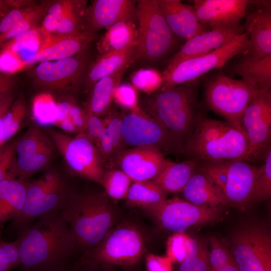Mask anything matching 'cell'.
Here are the masks:
<instances>
[{
	"instance_id": "cell-1",
	"label": "cell",
	"mask_w": 271,
	"mask_h": 271,
	"mask_svg": "<svg viewBox=\"0 0 271 271\" xmlns=\"http://www.w3.org/2000/svg\"><path fill=\"white\" fill-rule=\"evenodd\" d=\"M17 230L21 271H52L69 264L77 249L60 212L46 213Z\"/></svg>"
},
{
	"instance_id": "cell-2",
	"label": "cell",
	"mask_w": 271,
	"mask_h": 271,
	"mask_svg": "<svg viewBox=\"0 0 271 271\" xmlns=\"http://www.w3.org/2000/svg\"><path fill=\"white\" fill-rule=\"evenodd\" d=\"M83 252L98 244L113 227L117 212L103 192H72L60 211Z\"/></svg>"
},
{
	"instance_id": "cell-3",
	"label": "cell",
	"mask_w": 271,
	"mask_h": 271,
	"mask_svg": "<svg viewBox=\"0 0 271 271\" xmlns=\"http://www.w3.org/2000/svg\"><path fill=\"white\" fill-rule=\"evenodd\" d=\"M184 154L198 161H247L248 144L241 128L201 115L184 145Z\"/></svg>"
},
{
	"instance_id": "cell-4",
	"label": "cell",
	"mask_w": 271,
	"mask_h": 271,
	"mask_svg": "<svg viewBox=\"0 0 271 271\" xmlns=\"http://www.w3.org/2000/svg\"><path fill=\"white\" fill-rule=\"evenodd\" d=\"M198 79L150 94L143 109L183 146L202 115L198 102ZM184 147V146H183Z\"/></svg>"
},
{
	"instance_id": "cell-5",
	"label": "cell",
	"mask_w": 271,
	"mask_h": 271,
	"mask_svg": "<svg viewBox=\"0 0 271 271\" xmlns=\"http://www.w3.org/2000/svg\"><path fill=\"white\" fill-rule=\"evenodd\" d=\"M145 255L142 232L126 222L112 227L98 244L84 251L77 263L127 270L137 265Z\"/></svg>"
},
{
	"instance_id": "cell-6",
	"label": "cell",
	"mask_w": 271,
	"mask_h": 271,
	"mask_svg": "<svg viewBox=\"0 0 271 271\" xmlns=\"http://www.w3.org/2000/svg\"><path fill=\"white\" fill-rule=\"evenodd\" d=\"M138 37L135 61H157L163 58L175 44L159 7L158 0L137 1Z\"/></svg>"
},
{
	"instance_id": "cell-7",
	"label": "cell",
	"mask_w": 271,
	"mask_h": 271,
	"mask_svg": "<svg viewBox=\"0 0 271 271\" xmlns=\"http://www.w3.org/2000/svg\"><path fill=\"white\" fill-rule=\"evenodd\" d=\"M72 192L62 177L54 171L28 182L23 209L12 225L18 230L43 214L60 212Z\"/></svg>"
},
{
	"instance_id": "cell-8",
	"label": "cell",
	"mask_w": 271,
	"mask_h": 271,
	"mask_svg": "<svg viewBox=\"0 0 271 271\" xmlns=\"http://www.w3.org/2000/svg\"><path fill=\"white\" fill-rule=\"evenodd\" d=\"M231 253L239 271L271 270V234L264 223L251 221L233 232Z\"/></svg>"
},
{
	"instance_id": "cell-9",
	"label": "cell",
	"mask_w": 271,
	"mask_h": 271,
	"mask_svg": "<svg viewBox=\"0 0 271 271\" xmlns=\"http://www.w3.org/2000/svg\"><path fill=\"white\" fill-rule=\"evenodd\" d=\"M141 209L162 228L174 233H184L192 227L213 223L223 214L221 207L198 206L178 197Z\"/></svg>"
},
{
	"instance_id": "cell-10",
	"label": "cell",
	"mask_w": 271,
	"mask_h": 271,
	"mask_svg": "<svg viewBox=\"0 0 271 271\" xmlns=\"http://www.w3.org/2000/svg\"><path fill=\"white\" fill-rule=\"evenodd\" d=\"M48 134L71 174L101 185L104 164L93 143L82 133L72 137L50 129Z\"/></svg>"
},
{
	"instance_id": "cell-11",
	"label": "cell",
	"mask_w": 271,
	"mask_h": 271,
	"mask_svg": "<svg viewBox=\"0 0 271 271\" xmlns=\"http://www.w3.org/2000/svg\"><path fill=\"white\" fill-rule=\"evenodd\" d=\"M257 91L242 79L223 75L208 80L204 89L209 107L225 120L238 126L244 110Z\"/></svg>"
},
{
	"instance_id": "cell-12",
	"label": "cell",
	"mask_w": 271,
	"mask_h": 271,
	"mask_svg": "<svg viewBox=\"0 0 271 271\" xmlns=\"http://www.w3.org/2000/svg\"><path fill=\"white\" fill-rule=\"evenodd\" d=\"M248 34L245 31L207 54L183 61L171 69L165 70L163 84L160 89H167L198 79L207 72L223 66L233 57L245 55L248 49Z\"/></svg>"
},
{
	"instance_id": "cell-13",
	"label": "cell",
	"mask_w": 271,
	"mask_h": 271,
	"mask_svg": "<svg viewBox=\"0 0 271 271\" xmlns=\"http://www.w3.org/2000/svg\"><path fill=\"white\" fill-rule=\"evenodd\" d=\"M121 133L125 147H152L165 155L184 154L183 146L139 106L121 115Z\"/></svg>"
},
{
	"instance_id": "cell-14",
	"label": "cell",
	"mask_w": 271,
	"mask_h": 271,
	"mask_svg": "<svg viewBox=\"0 0 271 271\" xmlns=\"http://www.w3.org/2000/svg\"><path fill=\"white\" fill-rule=\"evenodd\" d=\"M248 144L247 162L262 161L271 148V93L257 91L239 122Z\"/></svg>"
},
{
	"instance_id": "cell-15",
	"label": "cell",
	"mask_w": 271,
	"mask_h": 271,
	"mask_svg": "<svg viewBox=\"0 0 271 271\" xmlns=\"http://www.w3.org/2000/svg\"><path fill=\"white\" fill-rule=\"evenodd\" d=\"M86 49L71 57L41 62L33 70L34 82L43 88L66 92L76 87L87 68Z\"/></svg>"
},
{
	"instance_id": "cell-16",
	"label": "cell",
	"mask_w": 271,
	"mask_h": 271,
	"mask_svg": "<svg viewBox=\"0 0 271 271\" xmlns=\"http://www.w3.org/2000/svg\"><path fill=\"white\" fill-rule=\"evenodd\" d=\"M165 154L150 147L124 149L113 158L112 163L132 181L153 180L162 171L166 159Z\"/></svg>"
},
{
	"instance_id": "cell-17",
	"label": "cell",
	"mask_w": 271,
	"mask_h": 271,
	"mask_svg": "<svg viewBox=\"0 0 271 271\" xmlns=\"http://www.w3.org/2000/svg\"><path fill=\"white\" fill-rule=\"evenodd\" d=\"M251 3L248 0H195L193 7L198 21L212 29L239 25Z\"/></svg>"
},
{
	"instance_id": "cell-18",
	"label": "cell",
	"mask_w": 271,
	"mask_h": 271,
	"mask_svg": "<svg viewBox=\"0 0 271 271\" xmlns=\"http://www.w3.org/2000/svg\"><path fill=\"white\" fill-rule=\"evenodd\" d=\"M245 32L244 26L238 25L227 28H217L200 33L187 40L170 59L165 70L181 62L207 54L224 45Z\"/></svg>"
},
{
	"instance_id": "cell-19",
	"label": "cell",
	"mask_w": 271,
	"mask_h": 271,
	"mask_svg": "<svg viewBox=\"0 0 271 271\" xmlns=\"http://www.w3.org/2000/svg\"><path fill=\"white\" fill-rule=\"evenodd\" d=\"M258 167L242 160L230 161L222 190L226 205L242 211L249 207Z\"/></svg>"
},
{
	"instance_id": "cell-20",
	"label": "cell",
	"mask_w": 271,
	"mask_h": 271,
	"mask_svg": "<svg viewBox=\"0 0 271 271\" xmlns=\"http://www.w3.org/2000/svg\"><path fill=\"white\" fill-rule=\"evenodd\" d=\"M256 9L247 16L244 29L249 36L246 55L260 58L271 54L270 1H254Z\"/></svg>"
},
{
	"instance_id": "cell-21",
	"label": "cell",
	"mask_w": 271,
	"mask_h": 271,
	"mask_svg": "<svg viewBox=\"0 0 271 271\" xmlns=\"http://www.w3.org/2000/svg\"><path fill=\"white\" fill-rule=\"evenodd\" d=\"M137 1L95 0L87 8L86 31L94 33L126 19H137Z\"/></svg>"
},
{
	"instance_id": "cell-22",
	"label": "cell",
	"mask_w": 271,
	"mask_h": 271,
	"mask_svg": "<svg viewBox=\"0 0 271 271\" xmlns=\"http://www.w3.org/2000/svg\"><path fill=\"white\" fill-rule=\"evenodd\" d=\"M43 37L42 43L34 58L33 63L73 57L86 49L94 39L95 34L84 32L72 35L48 34Z\"/></svg>"
},
{
	"instance_id": "cell-23",
	"label": "cell",
	"mask_w": 271,
	"mask_h": 271,
	"mask_svg": "<svg viewBox=\"0 0 271 271\" xmlns=\"http://www.w3.org/2000/svg\"><path fill=\"white\" fill-rule=\"evenodd\" d=\"M160 10L174 35L188 40L208 31L198 20L193 6L179 0H158Z\"/></svg>"
},
{
	"instance_id": "cell-24",
	"label": "cell",
	"mask_w": 271,
	"mask_h": 271,
	"mask_svg": "<svg viewBox=\"0 0 271 271\" xmlns=\"http://www.w3.org/2000/svg\"><path fill=\"white\" fill-rule=\"evenodd\" d=\"M137 44L123 50L101 54L90 66L85 76L87 91L100 79L110 76L119 70L128 68L135 61Z\"/></svg>"
},
{
	"instance_id": "cell-25",
	"label": "cell",
	"mask_w": 271,
	"mask_h": 271,
	"mask_svg": "<svg viewBox=\"0 0 271 271\" xmlns=\"http://www.w3.org/2000/svg\"><path fill=\"white\" fill-rule=\"evenodd\" d=\"M28 181L17 178L8 172L0 182V228L20 214L27 192Z\"/></svg>"
},
{
	"instance_id": "cell-26",
	"label": "cell",
	"mask_w": 271,
	"mask_h": 271,
	"mask_svg": "<svg viewBox=\"0 0 271 271\" xmlns=\"http://www.w3.org/2000/svg\"><path fill=\"white\" fill-rule=\"evenodd\" d=\"M181 193L184 200L196 205L217 207L226 205L221 189L198 169Z\"/></svg>"
},
{
	"instance_id": "cell-27",
	"label": "cell",
	"mask_w": 271,
	"mask_h": 271,
	"mask_svg": "<svg viewBox=\"0 0 271 271\" xmlns=\"http://www.w3.org/2000/svg\"><path fill=\"white\" fill-rule=\"evenodd\" d=\"M198 165V161L192 159L179 162L166 159L162 171L152 181L168 194L181 192Z\"/></svg>"
},
{
	"instance_id": "cell-28",
	"label": "cell",
	"mask_w": 271,
	"mask_h": 271,
	"mask_svg": "<svg viewBox=\"0 0 271 271\" xmlns=\"http://www.w3.org/2000/svg\"><path fill=\"white\" fill-rule=\"evenodd\" d=\"M244 56L234 66V73L255 87L258 91H270L271 54L260 58Z\"/></svg>"
},
{
	"instance_id": "cell-29",
	"label": "cell",
	"mask_w": 271,
	"mask_h": 271,
	"mask_svg": "<svg viewBox=\"0 0 271 271\" xmlns=\"http://www.w3.org/2000/svg\"><path fill=\"white\" fill-rule=\"evenodd\" d=\"M127 68L98 80L90 90L84 109L86 113L101 116L107 113L116 88L120 84Z\"/></svg>"
},
{
	"instance_id": "cell-30",
	"label": "cell",
	"mask_w": 271,
	"mask_h": 271,
	"mask_svg": "<svg viewBox=\"0 0 271 271\" xmlns=\"http://www.w3.org/2000/svg\"><path fill=\"white\" fill-rule=\"evenodd\" d=\"M138 37V29L134 19L124 20L106 29L97 48L101 54L121 50L137 44Z\"/></svg>"
},
{
	"instance_id": "cell-31",
	"label": "cell",
	"mask_w": 271,
	"mask_h": 271,
	"mask_svg": "<svg viewBox=\"0 0 271 271\" xmlns=\"http://www.w3.org/2000/svg\"><path fill=\"white\" fill-rule=\"evenodd\" d=\"M43 38L40 28H36L6 42L1 48H5L15 53L28 66L33 64Z\"/></svg>"
},
{
	"instance_id": "cell-32",
	"label": "cell",
	"mask_w": 271,
	"mask_h": 271,
	"mask_svg": "<svg viewBox=\"0 0 271 271\" xmlns=\"http://www.w3.org/2000/svg\"><path fill=\"white\" fill-rule=\"evenodd\" d=\"M168 195L153 181H133L125 200L127 205L141 208L167 199Z\"/></svg>"
},
{
	"instance_id": "cell-33",
	"label": "cell",
	"mask_w": 271,
	"mask_h": 271,
	"mask_svg": "<svg viewBox=\"0 0 271 271\" xmlns=\"http://www.w3.org/2000/svg\"><path fill=\"white\" fill-rule=\"evenodd\" d=\"M55 146L48 134L38 126H31L23 136L16 140L15 156H28L54 150Z\"/></svg>"
},
{
	"instance_id": "cell-34",
	"label": "cell",
	"mask_w": 271,
	"mask_h": 271,
	"mask_svg": "<svg viewBox=\"0 0 271 271\" xmlns=\"http://www.w3.org/2000/svg\"><path fill=\"white\" fill-rule=\"evenodd\" d=\"M86 1L74 0L71 8L59 22L55 32L57 35H72L86 31Z\"/></svg>"
},
{
	"instance_id": "cell-35",
	"label": "cell",
	"mask_w": 271,
	"mask_h": 271,
	"mask_svg": "<svg viewBox=\"0 0 271 271\" xmlns=\"http://www.w3.org/2000/svg\"><path fill=\"white\" fill-rule=\"evenodd\" d=\"M33 119L38 126L55 125L58 115L57 102L53 95L45 92L36 95L32 104Z\"/></svg>"
},
{
	"instance_id": "cell-36",
	"label": "cell",
	"mask_w": 271,
	"mask_h": 271,
	"mask_svg": "<svg viewBox=\"0 0 271 271\" xmlns=\"http://www.w3.org/2000/svg\"><path fill=\"white\" fill-rule=\"evenodd\" d=\"M27 106L22 92L15 99L3 119V133L0 147L7 143L22 128L27 116Z\"/></svg>"
},
{
	"instance_id": "cell-37",
	"label": "cell",
	"mask_w": 271,
	"mask_h": 271,
	"mask_svg": "<svg viewBox=\"0 0 271 271\" xmlns=\"http://www.w3.org/2000/svg\"><path fill=\"white\" fill-rule=\"evenodd\" d=\"M132 180L122 170H104L101 185L107 196L115 200H125Z\"/></svg>"
},
{
	"instance_id": "cell-38",
	"label": "cell",
	"mask_w": 271,
	"mask_h": 271,
	"mask_svg": "<svg viewBox=\"0 0 271 271\" xmlns=\"http://www.w3.org/2000/svg\"><path fill=\"white\" fill-rule=\"evenodd\" d=\"M271 196V148L267 152L263 164L258 167L249 206L268 200Z\"/></svg>"
},
{
	"instance_id": "cell-39",
	"label": "cell",
	"mask_w": 271,
	"mask_h": 271,
	"mask_svg": "<svg viewBox=\"0 0 271 271\" xmlns=\"http://www.w3.org/2000/svg\"><path fill=\"white\" fill-rule=\"evenodd\" d=\"M52 3L46 1L36 5L34 9L14 27L0 35V48L3 44L18 35L37 28V25L44 17Z\"/></svg>"
},
{
	"instance_id": "cell-40",
	"label": "cell",
	"mask_w": 271,
	"mask_h": 271,
	"mask_svg": "<svg viewBox=\"0 0 271 271\" xmlns=\"http://www.w3.org/2000/svg\"><path fill=\"white\" fill-rule=\"evenodd\" d=\"M132 85L148 94L159 90L162 86L163 75L153 69H143L134 72L131 76Z\"/></svg>"
},
{
	"instance_id": "cell-41",
	"label": "cell",
	"mask_w": 271,
	"mask_h": 271,
	"mask_svg": "<svg viewBox=\"0 0 271 271\" xmlns=\"http://www.w3.org/2000/svg\"><path fill=\"white\" fill-rule=\"evenodd\" d=\"M74 0L54 1L50 6L44 17L41 31L43 35L54 34L59 22L71 8Z\"/></svg>"
},
{
	"instance_id": "cell-42",
	"label": "cell",
	"mask_w": 271,
	"mask_h": 271,
	"mask_svg": "<svg viewBox=\"0 0 271 271\" xmlns=\"http://www.w3.org/2000/svg\"><path fill=\"white\" fill-rule=\"evenodd\" d=\"M209 242L210 246L209 258L211 271H215L234 260L231 252L216 237L210 236Z\"/></svg>"
},
{
	"instance_id": "cell-43",
	"label": "cell",
	"mask_w": 271,
	"mask_h": 271,
	"mask_svg": "<svg viewBox=\"0 0 271 271\" xmlns=\"http://www.w3.org/2000/svg\"><path fill=\"white\" fill-rule=\"evenodd\" d=\"M20 265V257L16 240L7 242L0 239V271H12Z\"/></svg>"
},
{
	"instance_id": "cell-44",
	"label": "cell",
	"mask_w": 271,
	"mask_h": 271,
	"mask_svg": "<svg viewBox=\"0 0 271 271\" xmlns=\"http://www.w3.org/2000/svg\"><path fill=\"white\" fill-rule=\"evenodd\" d=\"M175 271H211L207 246L197 255L186 256Z\"/></svg>"
},
{
	"instance_id": "cell-45",
	"label": "cell",
	"mask_w": 271,
	"mask_h": 271,
	"mask_svg": "<svg viewBox=\"0 0 271 271\" xmlns=\"http://www.w3.org/2000/svg\"><path fill=\"white\" fill-rule=\"evenodd\" d=\"M104 119L106 128L112 142L116 155L124 150L125 147L123 141L121 133V115L117 113H110L107 115Z\"/></svg>"
},
{
	"instance_id": "cell-46",
	"label": "cell",
	"mask_w": 271,
	"mask_h": 271,
	"mask_svg": "<svg viewBox=\"0 0 271 271\" xmlns=\"http://www.w3.org/2000/svg\"><path fill=\"white\" fill-rule=\"evenodd\" d=\"M184 233H175L170 236L167 242V256L172 263L181 262L186 256L185 241L187 238Z\"/></svg>"
},
{
	"instance_id": "cell-47",
	"label": "cell",
	"mask_w": 271,
	"mask_h": 271,
	"mask_svg": "<svg viewBox=\"0 0 271 271\" xmlns=\"http://www.w3.org/2000/svg\"><path fill=\"white\" fill-rule=\"evenodd\" d=\"M113 100L120 106L129 110L139 106L136 88L128 84H120L113 94Z\"/></svg>"
},
{
	"instance_id": "cell-48",
	"label": "cell",
	"mask_w": 271,
	"mask_h": 271,
	"mask_svg": "<svg viewBox=\"0 0 271 271\" xmlns=\"http://www.w3.org/2000/svg\"><path fill=\"white\" fill-rule=\"evenodd\" d=\"M28 65L14 52L0 48V73L13 75Z\"/></svg>"
},
{
	"instance_id": "cell-49",
	"label": "cell",
	"mask_w": 271,
	"mask_h": 271,
	"mask_svg": "<svg viewBox=\"0 0 271 271\" xmlns=\"http://www.w3.org/2000/svg\"><path fill=\"white\" fill-rule=\"evenodd\" d=\"M85 114V125L82 133L95 144L105 130V122L100 116Z\"/></svg>"
},
{
	"instance_id": "cell-50",
	"label": "cell",
	"mask_w": 271,
	"mask_h": 271,
	"mask_svg": "<svg viewBox=\"0 0 271 271\" xmlns=\"http://www.w3.org/2000/svg\"><path fill=\"white\" fill-rule=\"evenodd\" d=\"M36 5L11 9L0 20V35L11 30L17 23L28 15Z\"/></svg>"
},
{
	"instance_id": "cell-51",
	"label": "cell",
	"mask_w": 271,
	"mask_h": 271,
	"mask_svg": "<svg viewBox=\"0 0 271 271\" xmlns=\"http://www.w3.org/2000/svg\"><path fill=\"white\" fill-rule=\"evenodd\" d=\"M16 140L0 147V182L7 176L15 155Z\"/></svg>"
},
{
	"instance_id": "cell-52",
	"label": "cell",
	"mask_w": 271,
	"mask_h": 271,
	"mask_svg": "<svg viewBox=\"0 0 271 271\" xmlns=\"http://www.w3.org/2000/svg\"><path fill=\"white\" fill-rule=\"evenodd\" d=\"M145 258L147 271H173L172 262L167 256L147 253Z\"/></svg>"
},
{
	"instance_id": "cell-53",
	"label": "cell",
	"mask_w": 271,
	"mask_h": 271,
	"mask_svg": "<svg viewBox=\"0 0 271 271\" xmlns=\"http://www.w3.org/2000/svg\"><path fill=\"white\" fill-rule=\"evenodd\" d=\"M94 145L100 154L103 164L107 162H111L115 154L112 142L106 128Z\"/></svg>"
},
{
	"instance_id": "cell-54",
	"label": "cell",
	"mask_w": 271,
	"mask_h": 271,
	"mask_svg": "<svg viewBox=\"0 0 271 271\" xmlns=\"http://www.w3.org/2000/svg\"><path fill=\"white\" fill-rule=\"evenodd\" d=\"M70 118L76 126L79 133H82L84 131L86 114L84 110H83L77 103L73 101L70 110Z\"/></svg>"
},
{
	"instance_id": "cell-55",
	"label": "cell",
	"mask_w": 271,
	"mask_h": 271,
	"mask_svg": "<svg viewBox=\"0 0 271 271\" xmlns=\"http://www.w3.org/2000/svg\"><path fill=\"white\" fill-rule=\"evenodd\" d=\"M17 82L13 75L0 73V101L13 93Z\"/></svg>"
},
{
	"instance_id": "cell-56",
	"label": "cell",
	"mask_w": 271,
	"mask_h": 271,
	"mask_svg": "<svg viewBox=\"0 0 271 271\" xmlns=\"http://www.w3.org/2000/svg\"><path fill=\"white\" fill-rule=\"evenodd\" d=\"M74 100L70 97L61 99L57 102L58 115L55 124L70 118V110Z\"/></svg>"
},
{
	"instance_id": "cell-57",
	"label": "cell",
	"mask_w": 271,
	"mask_h": 271,
	"mask_svg": "<svg viewBox=\"0 0 271 271\" xmlns=\"http://www.w3.org/2000/svg\"><path fill=\"white\" fill-rule=\"evenodd\" d=\"M15 99V94L13 92L0 101V140L3 133L4 117Z\"/></svg>"
},
{
	"instance_id": "cell-58",
	"label": "cell",
	"mask_w": 271,
	"mask_h": 271,
	"mask_svg": "<svg viewBox=\"0 0 271 271\" xmlns=\"http://www.w3.org/2000/svg\"><path fill=\"white\" fill-rule=\"evenodd\" d=\"M74 267L76 271H116L113 267L84 264L77 263Z\"/></svg>"
},
{
	"instance_id": "cell-59",
	"label": "cell",
	"mask_w": 271,
	"mask_h": 271,
	"mask_svg": "<svg viewBox=\"0 0 271 271\" xmlns=\"http://www.w3.org/2000/svg\"><path fill=\"white\" fill-rule=\"evenodd\" d=\"M56 126L65 132L68 133H74L76 134L78 133V131L71 118L61 121Z\"/></svg>"
},
{
	"instance_id": "cell-60",
	"label": "cell",
	"mask_w": 271,
	"mask_h": 271,
	"mask_svg": "<svg viewBox=\"0 0 271 271\" xmlns=\"http://www.w3.org/2000/svg\"><path fill=\"white\" fill-rule=\"evenodd\" d=\"M11 9H12V8L8 4L6 1L0 0V20L4 18Z\"/></svg>"
},
{
	"instance_id": "cell-61",
	"label": "cell",
	"mask_w": 271,
	"mask_h": 271,
	"mask_svg": "<svg viewBox=\"0 0 271 271\" xmlns=\"http://www.w3.org/2000/svg\"><path fill=\"white\" fill-rule=\"evenodd\" d=\"M215 271H239V270L233 260Z\"/></svg>"
},
{
	"instance_id": "cell-62",
	"label": "cell",
	"mask_w": 271,
	"mask_h": 271,
	"mask_svg": "<svg viewBox=\"0 0 271 271\" xmlns=\"http://www.w3.org/2000/svg\"><path fill=\"white\" fill-rule=\"evenodd\" d=\"M52 271H76V270L74 267H71L69 265V264H68Z\"/></svg>"
},
{
	"instance_id": "cell-63",
	"label": "cell",
	"mask_w": 271,
	"mask_h": 271,
	"mask_svg": "<svg viewBox=\"0 0 271 271\" xmlns=\"http://www.w3.org/2000/svg\"><path fill=\"white\" fill-rule=\"evenodd\" d=\"M269 271H271V270H269Z\"/></svg>"
}]
</instances>
